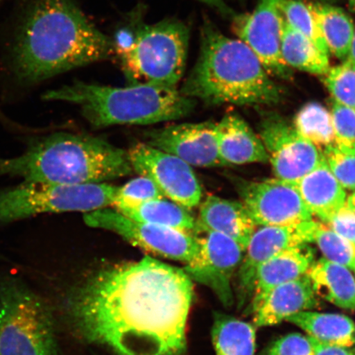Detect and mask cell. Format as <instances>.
Listing matches in <instances>:
<instances>
[{"instance_id":"obj_1","label":"cell","mask_w":355,"mask_h":355,"mask_svg":"<svg viewBox=\"0 0 355 355\" xmlns=\"http://www.w3.org/2000/svg\"><path fill=\"white\" fill-rule=\"evenodd\" d=\"M193 300L184 269L146 256L92 275L71 291L65 309L80 338L117 355H183Z\"/></svg>"},{"instance_id":"obj_2","label":"cell","mask_w":355,"mask_h":355,"mask_svg":"<svg viewBox=\"0 0 355 355\" xmlns=\"http://www.w3.org/2000/svg\"><path fill=\"white\" fill-rule=\"evenodd\" d=\"M114 53V41L73 0H21L3 73L13 86L31 88Z\"/></svg>"},{"instance_id":"obj_3","label":"cell","mask_w":355,"mask_h":355,"mask_svg":"<svg viewBox=\"0 0 355 355\" xmlns=\"http://www.w3.org/2000/svg\"><path fill=\"white\" fill-rule=\"evenodd\" d=\"M132 173L128 150L82 133H51L33 140L19 157L0 159V178L24 183H106Z\"/></svg>"},{"instance_id":"obj_4","label":"cell","mask_w":355,"mask_h":355,"mask_svg":"<svg viewBox=\"0 0 355 355\" xmlns=\"http://www.w3.org/2000/svg\"><path fill=\"white\" fill-rule=\"evenodd\" d=\"M180 92L210 105H270L282 95L254 51L208 21L202 26L197 63Z\"/></svg>"},{"instance_id":"obj_5","label":"cell","mask_w":355,"mask_h":355,"mask_svg":"<svg viewBox=\"0 0 355 355\" xmlns=\"http://www.w3.org/2000/svg\"><path fill=\"white\" fill-rule=\"evenodd\" d=\"M43 99L78 105L86 121L97 128L174 121L188 116L197 104L177 87H114L79 81L49 91Z\"/></svg>"},{"instance_id":"obj_6","label":"cell","mask_w":355,"mask_h":355,"mask_svg":"<svg viewBox=\"0 0 355 355\" xmlns=\"http://www.w3.org/2000/svg\"><path fill=\"white\" fill-rule=\"evenodd\" d=\"M189 28L184 22L167 19L144 25L131 40H116L115 52L130 85L177 87L187 62Z\"/></svg>"},{"instance_id":"obj_7","label":"cell","mask_w":355,"mask_h":355,"mask_svg":"<svg viewBox=\"0 0 355 355\" xmlns=\"http://www.w3.org/2000/svg\"><path fill=\"white\" fill-rule=\"evenodd\" d=\"M0 355H57L50 309L15 278L0 283Z\"/></svg>"},{"instance_id":"obj_8","label":"cell","mask_w":355,"mask_h":355,"mask_svg":"<svg viewBox=\"0 0 355 355\" xmlns=\"http://www.w3.org/2000/svg\"><path fill=\"white\" fill-rule=\"evenodd\" d=\"M118 186L107 183H22L0 192V225L43 213H85L112 207Z\"/></svg>"},{"instance_id":"obj_9","label":"cell","mask_w":355,"mask_h":355,"mask_svg":"<svg viewBox=\"0 0 355 355\" xmlns=\"http://www.w3.org/2000/svg\"><path fill=\"white\" fill-rule=\"evenodd\" d=\"M83 220L89 227L108 230L155 256L187 264L199 248L198 235L130 218L110 208L85 213Z\"/></svg>"},{"instance_id":"obj_10","label":"cell","mask_w":355,"mask_h":355,"mask_svg":"<svg viewBox=\"0 0 355 355\" xmlns=\"http://www.w3.org/2000/svg\"><path fill=\"white\" fill-rule=\"evenodd\" d=\"M128 154L133 172L153 180L164 197L189 211L202 202L201 185L183 159L146 143L133 145Z\"/></svg>"},{"instance_id":"obj_11","label":"cell","mask_w":355,"mask_h":355,"mask_svg":"<svg viewBox=\"0 0 355 355\" xmlns=\"http://www.w3.org/2000/svg\"><path fill=\"white\" fill-rule=\"evenodd\" d=\"M196 256L183 268L193 282L214 292L225 307L234 304L232 279L241 264L244 251L233 239L211 230H200Z\"/></svg>"},{"instance_id":"obj_12","label":"cell","mask_w":355,"mask_h":355,"mask_svg":"<svg viewBox=\"0 0 355 355\" xmlns=\"http://www.w3.org/2000/svg\"><path fill=\"white\" fill-rule=\"evenodd\" d=\"M287 0H260L250 15L235 17L234 32L254 51L270 75L290 78L291 69L282 60L283 7Z\"/></svg>"},{"instance_id":"obj_13","label":"cell","mask_w":355,"mask_h":355,"mask_svg":"<svg viewBox=\"0 0 355 355\" xmlns=\"http://www.w3.org/2000/svg\"><path fill=\"white\" fill-rule=\"evenodd\" d=\"M318 224L312 220L298 225L263 226L255 230L237 272L236 298L239 309L250 303L259 266L287 248L313 243Z\"/></svg>"},{"instance_id":"obj_14","label":"cell","mask_w":355,"mask_h":355,"mask_svg":"<svg viewBox=\"0 0 355 355\" xmlns=\"http://www.w3.org/2000/svg\"><path fill=\"white\" fill-rule=\"evenodd\" d=\"M260 139L277 179L295 184L323 159L317 146L302 137L282 119L269 118L261 126Z\"/></svg>"},{"instance_id":"obj_15","label":"cell","mask_w":355,"mask_h":355,"mask_svg":"<svg viewBox=\"0 0 355 355\" xmlns=\"http://www.w3.org/2000/svg\"><path fill=\"white\" fill-rule=\"evenodd\" d=\"M243 205L257 225L282 226L313 220L296 186L279 179L244 185Z\"/></svg>"},{"instance_id":"obj_16","label":"cell","mask_w":355,"mask_h":355,"mask_svg":"<svg viewBox=\"0 0 355 355\" xmlns=\"http://www.w3.org/2000/svg\"><path fill=\"white\" fill-rule=\"evenodd\" d=\"M146 144L183 159L191 166H223L212 122L171 124L149 131Z\"/></svg>"},{"instance_id":"obj_17","label":"cell","mask_w":355,"mask_h":355,"mask_svg":"<svg viewBox=\"0 0 355 355\" xmlns=\"http://www.w3.org/2000/svg\"><path fill=\"white\" fill-rule=\"evenodd\" d=\"M314 252L308 244L287 248L259 266L255 275L254 292L246 310L252 313L275 287L307 274L314 263Z\"/></svg>"},{"instance_id":"obj_18","label":"cell","mask_w":355,"mask_h":355,"mask_svg":"<svg viewBox=\"0 0 355 355\" xmlns=\"http://www.w3.org/2000/svg\"><path fill=\"white\" fill-rule=\"evenodd\" d=\"M319 301L307 276L272 288L254 314L255 327L277 325L296 313L317 308Z\"/></svg>"},{"instance_id":"obj_19","label":"cell","mask_w":355,"mask_h":355,"mask_svg":"<svg viewBox=\"0 0 355 355\" xmlns=\"http://www.w3.org/2000/svg\"><path fill=\"white\" fill-rule=\"evenodd\" d=\"M200 230H211L225 235L245 251L257 224L243 203L207 197L200 203L197 219Z\"/></svg>"},{"instance_id":"obj_20","label":"cell","mask_w":355,"mask_h":355,"mask_svg":"<svg viewBox=\"0 0 355 355\" xmlns=\"http://www.w3.org/2000/svg\"><path fill=\"white\" fill-rule=\"evenodd\" d=\"M216 139L225 166L269 161L260 137L238 115H225L216 123Z\"/></svg>"},{"instance_id":"obj_21","label":"cell","mask_w":355,"mask_h":355,"mask_svg":"<svg viewBox=\"0 0 355 355\" xmlns=\"http://www.w3.org/2000/svg\"><path fill=\"white\" fill-rule=\"evenodd\" d=\"M311 214L327 224L346 203L345 189L333 175L324 159L294 184Z\"/></svg>"},{"instance_id":"obj_22","label":"cell","mask_w":355,"mask_h":355,"mask_svg":"<svg viewBox=\"0 0 355 355\" xmlns=\"http://www.w3.org/2000/svg\"><path fill=\"white\" fill-rule=\"evenodd\" d=\"M315 294L337 307L355 310V277L352 270L323 257L308 270Z\"/></svg>"},{"instance_id":"obj_23","label":"cell","mask_w":355,"mask_h":355,"mask_svg":"<svg viewBox=\"0 0 355 355\" xmlns=\"http://www.w3.org/2000/svg\"><path fill=\"white\" fill-rule=\"evenodd\" d=\"M113 207L133 220L194 235L200 233L198 220L191 215L190 211L171 200L162 198L144 202L115 204Z\"/></svg>"},{"instance_id":"obj_24","label":"cell","mask_w":355,"mask_h":355,"mask_svg":"<svg viewBox=\"0 0 355 355\" xmlns=\"http://www.w3.org/2000/svg\"><path fill=\"white\" fill-rule=\"evenodd\" d=\"M286 322L301 328L318 343L355 349V322L338 313L303 311Z\"/></svg>"},{"instance_id":"obj_25","label":"cell","mask_w":355,"mask_h":355,"mask_svg":"<svg viewBox=\"0 0 355 355\" xmlns=\"http://www.w3.org/2000/svg\"><path fill=\"white\" fill-rule=\"evenodd\" d=\"M282 57L288 68L315 75H325L330 69L329 58L313 42L284 21Z\"/></svg>"},{"instance_id":"obj_26","label":"cell","mask_w":355,"mask_h":355,"mask_svg":"<svg viewBox=\"0 0 355 355\" xmlns=\"http://www.w3.org/2000/svg\"><path fill=\"white\" fill-rule=\"evenodd\" d=\"M256 328L250 323L216 313L211 339L216 355H254Z\"/></svg>"},{"instance_id":"obj_27","label":"cell","mask_w":355,"mask_h":355,"mask_svg":"<svg viewBox=\"0 0 355 355\" xmlns=\"http://www.w3.org/2000/svg\"><path fill=\"white\" fill-rule=\"evenodd\" d=\"M312 8L328 52L345 61L355 29L352 17L341 8L329 4L312 3Z\"/></svg>"},{"instance_id":"obj_28","label":"cell","mask_w":355,"mask_h":355,"mask_svg":"<svg viewBox=\"0 0 355 355\" xmlns=\"http://www.w3.org/2000/svg\"><path fill=\"white\" fill-rule=\"evenodd\" d=\"M294 127L302 137L318 148L335 145L331 113L317 102H310L300 109Z\"/></svg>"},{"instance_id":"obj_29","label":"cell","mask_w":355,"mask_h":355,"mask_svg":"<svg viewBox=\"0 0 355 355\" xmlns=\"http://www.w3.org/2000/svg\"><path fill=\"white\" fill-rule=\"evenodd\" d=\"M283 16L286 24L292 28L309 38L316 44L319 50L329 54L319 28L312 3L304 0H287L283 7Z\"/></svg>"},{"instance_id":"obj_30","label":"cell","mask_w":355,"mask_h":355,"mask_svg":"<svg viewBox=\"0 0 355 355\" xmlns=\"http://www.w3.org/2000/svg\"><path fill=\"white\" fill-rule=\"evenodd\" d=\"M313 242L326 259L345 266L355 272V244L340 236L329 226L318 223Z\"/></svg>"},{"instance_id":"obj_31","label":"cell","mask_w":355,"mask_h":355,"mask_svg":"<svg viewBox=\"0 0 355 355\" xmlns=\"http://www.w3.org/2000/svg\"><path fill=\"white\" fill-rule=\"evenodd\" d=\"M323 79L336 103L355 110V65L352 62L330 68Z\"/></svg>"},{"instance_id":"obj_32","label":"cell","mask_w":355,"mask_h":355,"mask_svg":"<svg viewBox=\"0 0 355 355\" xmlns=\"http://www.w3.org/2000/svg\"><path fill=\"white\" fill-rule=\"evenodd\" d=\"M331 116L335 146L345 154L355 155V110L335 102Z\"/></svg>"},{"instance_id":"obj_33","label":"cell","mask_w":355,"mask_h":355,"mask_svg":"<svg viewBox=\"0 0 355 355\" xmlns=\"http://www.w3.org/2000/svg\"><path fill=\"white\" fill-rule=\"evenodd\" d=\"M162 198L165 197L154 182L148 178L139 175L118 187L113 206L115 204L144 202Z\"/></svg>"},{"instance_id":"obj_34","label":"cell","mask_w":355,"mask_h":355,"mask_svg":"<svg viewBox=\"0 0 355 355\" xmlns=\"http://www.w3.org/2000/svg\"><path fill=\"white\" fill-rule=\"evenodd\" d=\"M322 154L340 184L345 189L355 190V155L341 152L335 145L324 148Z\"/></svg>"},{"instance_id":"obj_35","label":"cell","mask_w":355,"mask_h":355,"mask_svg":"<svg viewBox=\"0 0 355 355\" xmlns=\"http://www.w3.org/2000/svg\"><path fill=\"white\" fill-rule=\"evenodd\" d=\"M263 355H315L313 340L300 333H292L275 341Z\"/></svg>"},{"instance_id":"obj_36","label":"cell","mask_w":355,"mask_h":355,"mask_svg":"<svg viewBox=\"0 0 355 355\" xmlns=\"http://www.w3.org/2000/svg\"><path fill=\"white\" fill-rule=\"evenodd\" d=\"M327 225L340 236L355 244V212L347 204L345 203Z\"/></svg>"},{"instance_id":"obj_37","label":"cell","mask_w":355,"mask_h":355,"mask_svg":"<svg viewBox=\"0 0 355 355\" xmlns=\"http://www.w3.org/2000/svg\"><path fill=\"white\" fill-rule=\"evenodd\" d=\"M315 355H355L354 349L343 346L327 345L313 340Z\"/></svg>"},{"instance_id":"obj_38","label":"cell","mask_w":355,"mask_h":355,"mask_svg":"<svg viewBox=\"0 0 355 355\" xmlns=\"http://www.w3.org/2000/svg\"><path fill=\"white\" fill-rule=\"evenodd\" d=\"M196 1L201 2L206 6L214 8L215 10L218 11L224 16L232 15V11L226 6L224 0H196Z\"/></svg>"},{"instance_id":"obj_39","label":"cell","mask_w":355,"mask_h":355,"mask_svg":"<svg viewBox=\"0 0 355 355\" xmlns=\"http://www.w3.org/2000/svg\"><path fill=\"white\" fill-rule=\"evenodd\" d=\"M346 60L352 62V63L355 65V29L353 35L352 46H350L349 55L347 60Z\"/></svg>"},{"instance_id":"obj_40","label":"cell","mask_w":355,"mask_h":355,"mask_svg":"<svg viewBox=\"0 0 355 355\" xmlns=\"http://www.w3.org/2000/svg\"><path fill=\"white\" fill-rule=\"evenodd\" d=\"M346 204H347V205L355 212V193L347 198V200H346Z\"/></svg>"},{"instance_id":"obj_41","label":"cell","mask_w":355,"mask_h":355,"mask_svg":"<svg viewBox=\"0 0 355 355\" xmlns=\"http://www.w3.org/2000/svg\"><path fill=\"white\" fill-rule=\"evenodd\" d=\"M350 8L355 12V0H349Z\"/></svg>"},{"instance_id":"obj_42","label":"cell","mask_w":355,"mask_h":355,"mask_svg":"<svg viewBox=\"0 0 355 355\" xmlns=\"http://www.w3.org/2000/svg\"><path fill=\"white\" fill-rule=\"evenodd\" d=\"M0 2H1V0H0ZM3 113L2 112V110H0V117L3 116Z\"/></svg>"}]
</instances>
